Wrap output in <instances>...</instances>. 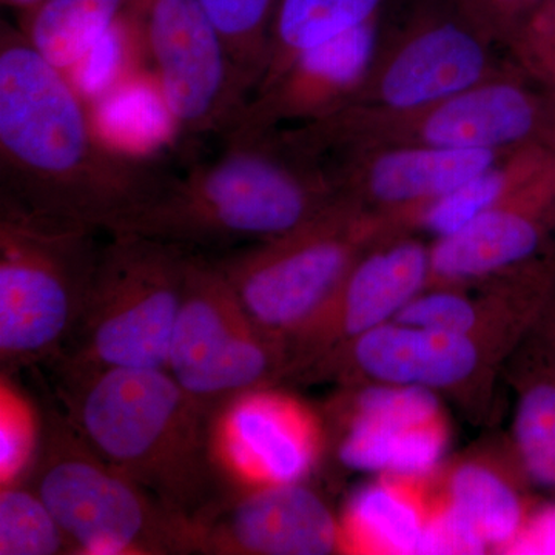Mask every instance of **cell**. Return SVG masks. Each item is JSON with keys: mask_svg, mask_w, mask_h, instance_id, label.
I'll return each mask as SVG.
<instances>
[{"mask_svg": "<svg viewBox=\"0 0 555 555\" xmlns=\"http://www.w3.org/2000/svg\"><path fill=\"white\" fill-rule=\"evenodd\" d=\"M170 175L102 138L72 76L0 22V206L109 233Z\"/></svg>", "mask_w": 555, "mask_h": 555, "instance_id": "cell-1", "label": "cell"}, {"mask_svg": "<svg viewBox=\"0 0 555 555\" xmlns=\"http://www.w3.org/2000/svg\"><path fill=\"white\" fill-rule=\"evenodd\" d=\"M60 382L61 406L91 448L193 531L238 492L215 456L214 418L167 369H104Z\"/></svg>", "mask_w": 555, "mask_h": 555, "instance_id": "cell-2", "label": "cell"}, {"mask_svg": "<svg viewBox=\"0 0 555 555\" xmlns=\"http://www.w3.org/2000/svg\"><path fill=\"white\" fill-rule=\"evenodd\" d=\"M221 144L215 158L171 173L109 233L229 251L284 235L339 198L324 171L276 131Z\"/></svg>", "mask_w": 555, "mask_h": 555, "instance_id": "cell-3", "label": "cell"}, {"mask_svg": "<svg viewBox=\"0 0 555 555\" xmlns=\"http://www.w3.org/2000/svg\"><path fill=\"white\" fill-rule=\"evenodd\" d=\"M275 131L312 160L371 147L491 152L555 147V101L511 64L494 78L420 107H345L326 118Z\"/></svg>", "mask_w": 555, "mask_h": 555, "instance_id": "cell-4", "label": "cell"}, {"mask_svg": "<svg viewBox=\"0 0 555 555\" xmlns=\"http://www.w3.org/2000/svg\"><path fill=\"white\" fill-rule=\"evenodd\" d=\"M22 481L49 507L75 554H196L192 525L98 454L49 400L39 409L38 449Z\"/></svg>", "mask_w": 555, "mask_h": 555, "instance_id": "cell-5", "label": "cell"}, {"mask_svg": "<svg viewBox=\"0 0 555 555\" xmlns=\"http://www.w3.org/2000/svg\"><path fill=\"white\" fill-rule=\"evenodd\" d=\"M192 251L137 233H108L75 331L51 363L60 378L166 369Z\"/></svg>", "mask_w": 555, "mask_h": 555, "instance_id": "cell-6", "label": "cell"}, {"mask_svg": "<svg viewBox=\"0 0 555 555\" xmlns=\"http://www.w3.org/2000/svg\"><path fill=\"white\" fill-rule=\"evenodd\" d=\"M393 233L385 215L339 196L284 235L214 257L251 320L288 350L358 258Z\"/></svg>", "mask_w": 555, "mask_h": 555, "instance_id": "cell-7", "label": "cell"}, {"mask_svg": "<svg viewBox=\"0 0 555 555\" xmlns=\"http://www.w3.org/2000/svg\"><path fill=\"white\" fill-rule=\"evenodd\" d=\"M98 233L0 206L2 375L61 356L89 294Z\"/></svg>", "mask_w": 555, "mask_h": 555, "instance_id": "cell-8", "label": "cell"}, {"mask_svg": "<svg viewBox=\"0 0 555 555\" xmlns=\"http://www.w3.org/2000/svg\"><path fill=\"white\" fill-rule=\"evenodd\" d=\"M166 369L214 418L241 393L287 382L291 357L251 320L214 255L193 250Z\"/></svg>", "mask_w": 555, "mask_h": 555, "instance_id": "cell-9", "label": "cell"}, {"mask_svg": "<svg viewBox=\"0 0 555 555\" xmlns=\"http://www.w3.org/2000/svg\"><path fill=\"white\" fill-rule=\"evenodd\" d=\"M516 350L477 335L389 321L324 358L299 383L422 387L454 401L474 422H485L496 378Z\"/></svg>", "mask_w": 555, "mask_h": 555, "instance_id": "cell-10", "label": "cell"}, {"mask_svg": "<svg viewBox=\"0 0 555 555\" xmlns=\"http://www.w3.org/2000/svg\"><path fill=\"white\" fill-rule=\"evenodd\" d=\"M126 16L152 60L179 137H228L247 94L198 0H133Z\"/></svg>", "mask_w": 555, "mask_h": 555, "instance_id": "cell-11", "label": "cell"}, {"mask_svg": "<svg viewBox=\"0 0 555 555\" xmlns=\"http://www.w3.org/2000/svg\"><path fill=\"white\" fill-rule=\"evenodd\" d=\"M495 49L448 0H436L400 30L379 33L366 76L346 107L404 109L444 100L509 68Z\"/></svg>", "mask_w": 555, "mask_h": 555, "instance_id": "cell-12", "label": "cell"}, {"mask_svg": "<svg viewBox=\"0 0 555 555\" xmlns=\"http://www.w3.org/2000/svg\"><path fill=\"white\" fill-rule=\"evenodd\" d=\"M326 416L335 454L347 469L430 477L447 460V411L440 396L422 387L338 386Z\"/></svg>", "mask_w": 555, "mask_h": 555, "instance_id": "cell-13", "label": "cell"}, {"mask_svg": "<svg viewBox=\"0 0 555 555\" xmlns=\"http://www.w3.org/2000/svg\"><path fill=\"white\" fill-rule=\"evenodd\" d=\"M211 443L224 476L238 491L299 483L327 447L324 420L280 386L250 390L211 420Z\"/></svg>", "mask_w": 555, "mask_h": 555, "instance_id": "cell-14", "label": "cell"}, {"mask_svg": "<svg viewBox=\"0 0 555 555\" xmlns=\"http://www.w3.org/2000/svg\"><path fill=\"white\" fill-rule=\"evenodd\" d=\"M430 243L393 233L367 248L320 315L291 345L287 382H298L324 358L396 320L429 286Z\"/></svg>", "mask_w": 555, "mask_h": 555, "instance_id": "cell-15", "label": "cell"}, {"mask_svg": "<svg viewBox=\"0 0 555 555\" xmlns=\"http://www.w3.org/2000/svg\"><path fill=\"white\" fill-rule=\"evenodd\" d=\"M513 152V150H511ZM509 152L433 147L345 150L315 159L335 192L404 232V221Z\"/></svg>", "mask_w": 555, "mask_h": 555, "instance_id": "cell-16", "label": "cell"}, {"mask_svg": "<svg viewBox=\"0 0 555 555\" xmlns=\"http://www.w3.org/2000/svg\"><path fill=\"white\" fill-rule=\"evenodd\" d=\"M555 248V158L465 228L430 243L429 286H469Z\"/></svg>", "mask_w": 555, "mask_h": 555, "instance_id": "cell-17", "label": "cell"}, {"mask_svg": "<svg viewBox=\"0 0 555 555\" xmlns=\"http://www.w3.org/2000/svg\"><path fill=\"white\" fill-rule=\"evenodd\" d=\"M193 535L196 554H341L339 517L306 481L235 492Z\"/></svg>", "mask_w": 555, "mask_h": 555, "instance_id": "cell-18", "label": "cell"}, {"mask_svg": "<svg viewBox=\"0 0 555 555\" xmlns=\"http://www.w3.org/2000/svg\"><path fill=\"white\" fill-rule=\"evenodd\" d=\"M379 17L298 56L273 82L248 98L221 142L313 122L346 107L377 50Z\"/></svg>", "mask_w": 555, "mask_h": 555, "instance_id": "cell-19", "label": "cell"}, {"mask_svg": "<svg viewBox=\"0 0 555 555\" xmlns=\"http://www.w3.org/2000/svg\"><path fill=\"white\" fill-rule=\"evenodd\" d=\"M433 488L481 537L489 554H506L539 507L507 438L444 460Z\"/></svg>", "mask_w": 555, "mask_h": 555, "instance_id": "cell-20", "label": "cell"}, {"mask_svg": "<svg viewBox=\"0 0 555 555\" xmlns=\"http://www.w3.org/2000/svg\"><path fill=\"white\" fill-rule=\"evenodd\" d=\"M430 477L377 476L339 514L341 554L418 555L433 500Z\"/></svg>", "mask_w": 555, "mask_h": 555, "instance_id": "cell-21", "label": "cell"}, {"mask_svg": "<svg viewBox=\"0 0 555 555\" xmlns=\"http://www.w3.org/2000/svg\"><path fill=\"white\" fill-rule=\"evenodd\" d=\"M506 372L516 392L507 441L534 489L555 499V364L524 341Z\"/></svg>", "mask_w": 555, "mask_h": 555, "instance_id": "cell-22", "label": "cell"}, {"mask_svg": "<svg viewBox=\"0 0 555 555\" xmlns=\"http://www.w3.org/2000/svg\"><path fill=\"white\" fill-rule=\"evenodd\" d=\"M554 158L555 147L546 145L513 150L454 192L409 215L404 232L451 235L531 181Z\"/></svg>", "mask_w": 555, "mask_h": 555, "instance_id": "cell-23", "label": "cell"}, {"mask_svg": "<svg viewBox=\"0 0 555 555\" xmlns=\"http://www.w3.org/2000/svg\"><path fill=\"white\" fill-rule=\"evenodd\" d=\"M133 0H42L24 10L20 28L54 67L72 76L122 21Z\"/></svg>", "mask_w": 555, "mask_h": 555, "instance_id": "cell-24", "label": "cell"}, {"mask_svg": "<svg viewBox=\"0 0 555 555\" xmlns=\"http://www.w3.org/2000/svg\"><path fill=\"white\" fill-rule=\"evenodd\" d=\"M383 3L385 0H278L264 75L257 90L273 82L306 51L382 16Z\"/></svg>", "mask_w": 555, "mask_h": 555, "instance_id": "cell-25", "label": "cell"}, {"mask_svg": "<svg viewBox=\"0 0 555 555\" xmlns=\"http://www.w3.org/2000/svg\"><path fill=\"white\" fill-rule=\"evenodd\" d=\"M228 47L244 93L257 90L264 75L270 25L278 0H198Z\"/></svg>", "mask_w": 555, "mask_h": 555, "instance_id": "cell-26", "label": "cell"}, {"mask_svg": "<svg viewBox=\"0 0 555 555\" xmlns=\"http://www.w3.org/2000/svg\"><path fill=\"white\" fill-rule=\"evenodd\" d=\"M75 554L42 499L25 483L0 489V555Z\"/></svg>", "mask_w": 555, "mask_h": 555, "instance_id": "cell-27", "label": "cell"}, {"mask_svg": "<svg viewBox=\"0 0 555 555\" xmlns=\"http://www.w3.org/2000/svg\"><path fill=\"white\" fill-rule=\"evenodd\" d=\"M39 441V411L2 375L0 385V486L17 483L30 469Z\"/></svg>", "mask_w": 555, "mask_h": 555, "instance_id": "cell-28", "label": "cell"}, {"mask_svg": "<svg viewBox=\"0 0 555 555\" xmlns=\"http://www.w3.org/2000/svg\"><path fill=\"white\" fill-rule=\"evenodd\" d=\"M507 60L555 101V0H545L507 42Z\"/></svg>", "mask_w": 555, "mask_h": 555, "instance_id": "cell-29", "label": "cell"}, {"mask_svg": "<svg viewBox=\"0 0 555 555\" xmlns=\"http://www.w3.org/2000/svg\"><path fill=\"white\" fill-rule=\"evenodd\" d=\"M452 9L495 47L506 49L520 25L545 0H448Z\"/></svg>", "mask_w": 555, "mask_h": 555, "instance_id": "cell-30", "label": "cell"}, {"mask_svg": "<svg viewBox=\"0 0 555 555\" xmlns=\"http://www.w3.org/2000/svg\"><path fill=\"white\" fill-rule=\"evenodd\" d=\"M545 553H555V505L537 507L524 532L506 551V554Z\"/></svg>", "mask_w": 555, "mask_h": 555, "instance_id": "cell-31", "label": "cell"}, {"mask_svg": "<svg viewBox=\"0 0 555 555\" xmlns=\"http://www.w3.org/2000/svg\"><path fill=\"white\" fill-rule=\"evenodd\" d=\"M525 341L555 364V287L542 315Z\"/></svg>", "mask_w": 555, "mask_h": 555, "instance_id": "cell-32", "label": "cell"}, {"mask_svg": "<svg viewBox=\"0 0 555 555\" xmlns=\"http://www.w3.org/2000/svg\"><path fill=\"white\" fill-rule=\"evenodd\" d=\"M40 2H42V0H3V3L17 7V9H22V11L33 9V7L38 5Z\"/></svg>", "mask_w": 555, "mask_h": 555, "instance_id": "cell-33", "label": "cell"}]
</instances>
